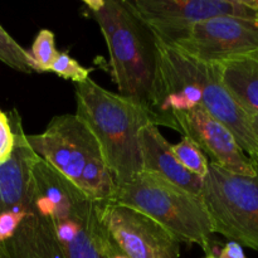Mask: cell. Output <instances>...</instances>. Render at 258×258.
I'll list each match as a JSON object with an SVG mask.
<instances>
[{"mask_svg":"<svg viewBox=\"0 0 258 258\" xmlns=\"http://www.w3.org/2000/svg\"><path fill=\"white\" fill-rule=\"evenodd\" d=\"M33 207L45 234L63 258H103L113 244L92 201L37 155L30 173Z\"/></svg>","mask_w":258,"mask_h":258,"instance_id":"cell-1","label":"cell"},{"mask_svg":"<svg viewBox=\"0 0 258 258\" xmlns=\"http://www.w3.org/2000/svg\"><path fill=\"white\" fill-rule=\"evenodd\" d=\"M86 14L100 27L117 93L143 106L155 125L159 44L128 0H85Z\"/></svg>","mask_w":258,"mask_h":258,"instance_id":"cell-2","label":"cell"},{"mask_svg":"<svg viewBox=\"0 0 258 258\" xmlns=\"http://www.w3.org/2000/svg\"><path fill=\"white\" fill-rule=\"evenodd\" d=\"M76 115L98 141L106 165L122 186L143 171L139 133L151 123L141 105L120 93L111 92L92 78L75 85Z\"/></svg>","mask_w":258,"mask_h":258,"instance_id":"cell-3","label":"cell"},{"mask_svg":"<svg viewBox=\"0 0 258 258\" xmlns=\"http://www.w3.org/2000/svg\"><path fill=\"white\" fill-rule=\"evenodd\" d=\"M27 141L40 159L88 198L101 203L115 199L117 184L100 144L76 113L55 116L43 133L27 135Z\"/></svg>","mask_w":258,"mask_h":258,"instance_id":"cell-4","label":"cell"},{"mask_svg":"<svg viewBox=\"0 0 258 258\" xmlns=\"http://www.w3.org/2000/svg\"><path fill=\"white\" fill-rule=\"evenodd\" d=\"M112 202L135 208L168 229L180 243L197 244L214 253L212 228L202 198L156 174L141 171L130 183L118 186Z\"/></svg>","mask_w":258,"mask_h":258,"instance_id":"cell-5","label":"cell"},{"mask_svg":"<svg viewBox=\"0 0 258 258\" xmlns=\"http://www.w3.org/2000/svg\"><path fill=\"white\" fill-rule=\"evenodd\" d=\"M201 198L213 233L258 251V174L238 175L209 163Z\"/></svg>","mask_w":258,"mask_h":258,"instance_id":"cell-6","label":"cell"},{"mask_svg":"<svg viewBox=\"0 0 258 258\" xmlns=\"http://www.w3.org/2000/svg\"><path fill=\"white\" fill-rule=\"evenodd\" d=\"M131 4L156 39L165 45L193 24L204 20L258 18V0H135Z\"/></svg>","mask_w":258,"mask_h":258,"instance_id":"cell-7","label":"cell"},{"mask_svg":"<svg viewBox=\"0 0 258 258\" xmlns=\"http://www.w3.org/2000/svg\"><path fill=\"white\" fill-rule=\"evenodd\" d=\"M168 47L199 62L222 63L258 49V20L231 17L204 20L188 28Z\"/></svg>","mask_w":258,"mask_h":258,"instance_id":"cell-8","label":"cell"},{"mask_svg":"<svg viewBox=\"0 0 258 258\" xmlns=\"http://www.w3.org/2000/svg\"><path fill=\"white\" fill-rule=\"evenodd\" d=\"M102 219L112 244L127 258H180V242L138 209L107 202Z\"/></svg>","mask_w":258,"mask_h":258,"instance_id":"cell-9","label":"cell"},{"mask_svg":"<svg viewBox=\"0 0 258 258\" xmlns=\"http://www.w3.org/2000/svg\"><path fill=\"white\" fill-rule=\"evenodd\" d=\"M174 118L178 133L209 155V163L238 175H257L253 161L242 150L233 134L202 106L175 113Z\"/></svg>","mask_w":258,"mask_h":258,"instance_id":"cell-10","label":"cell"},{"mask_svg":"<svg viewBox=\"0 0 258 258\" xmlns=\"http://www.w3.org/2000/svg\"><path fill=\"white\" fill-rule=\"evenodd\" d=\"M194 70L202 88L201 105L217 121L223 123L236 138L246 155L258 161V138L251 125L249 115L238 105L221 82L217 63H203L194 59Z\"/></svg>","mask_w":258,"mask_h":258,"instance_id":"cell-11","label":"cell"},{"mask_svg":"<svg viewBox=\"0 0 258 258\" xmlns=\"http://www.w3.org/2000/svg\"><path fill=\"white\" fill-rule=\"evenodd\" d=\"M8 117L14 131V148L9 159L0 164V213L29 202L30 173L37 158L27 141L19 112L9 111Z\"/></svg>","mask_w":258,"mask_h":258,"instance_id":"cell-12","label":"cell"},{"mask_svg":"<svg viewBox=\"0 0 258 258\" xmlns=\"http://www.w3.org/2000/svg\"><path fill=\"white\" fill-rule=\"evenodd\" d=\"M143 171L156 174L179 188L201 197L203 179L186 170L171 151L169 141L158 126L145 125L139 133Z\"/></svg>","mask_w":258,"mask_h":258,"instance_id":"cell-13","label":"cell"},{"mask_svg":"<svg viewBox=\"0 0 258 258\" xmlns=\"http://www.w3.org/2000/svg\"><path fill=\"white\" fill-rule=\"evenodd\" d=\"M218 64L221 82L249 116L258 115V49Z\"/></svg>","mask_w":258,"mask_h":258,"instance_id":"cell-14","label":"cell"},{"mask_svg":"<svg viewBox=\"0 0 258 258\" xmlns=\"http://www.w3.org/2000/svg\"><path fill=\"white\" fill-rule=\"evenodd\" d=\"M0 62L23 73L37 72L29 50L23 48L0 24Z\"/></svg>","mask_w":258,"mask_h":258,"instance_id":"cell-15","label":"cell"},{"mask_svg":"<svg viewBox=\"0 0 258 258\" xmlns=\"http://www.w3.org/2000/svg\"><path fill=\"white\" fill-rule=\"evenodd\" d=\"M171 151L179 163L194 175L204 179L208 174L209 161L206 154L189 139L181 138L175 145H171Z\"/></svg>","mask_w":258,"mask_h":258,"instance_id":"cell-16","label":"cell"},{"mask_svg":"<svg viewBox=\"0 0 258 258\" xmlns=\"http://www.w3.org/2000/svg\"><path fill=\"white\" fill-rule=\"evenodd\" d=\"M58 53L59 52L55 48L54 33L50 32L49 29H40L35 35L34 42L29 50L37 72H49Z\"/></svg>","mask_w":258,"mask_h":258,"instance_id":"cell-17","label":"cell"},{"mask_svg":"<svg viewBox=\"0 0 258 258\" xmlns=\"http://www.w3.org/2000/svg\"><path fill=\"white\" fill-rule=\"evenodd\" d=\"M49 72L54 73L58 77L63 78V80L71 81L75 85H77V83H82L87 81L90 78L92 70L83 67L81 63H78V60L71 57L70 53L59 52L55 60L53 62Z\"/></svg>","mask_w":258,"mask_h":258,"instance_id":"cell-18","label":"cell"},{"mask_svg":"<svg viewBox=\"0 0 258 258\" xmlns=\"http://www.w3.org/2000/svg\"><path fill=\"white\" fill-rule=\"evenodd\" d=\"M14 148V131L8 113L0 110V164L7 161Z\"/></svg>","mask_w":258,"mask_h":258,"instance_id":"cell-19","label":"cell"},{"mask_svg":"<svg viewBox=\"0 0 258 258\" xmlns=\"http://www.w3.org/2000/svg\"><path fill=\"white\" fill-rule=\"evenodd\" d=\"M218 258H247L243 251V247L237 242H227L223 248L217 253Z\"/></svg>","mask_w":258,"mask_h":258,"instance_id":"cell-20","label":"cell"},{"mask_svg":"<svg viewBox=\"0 0 258 258\" xmlns=\"http://www.w3.org/2000/svg\"><path fill=\"white\" fill-rule=\"evenodd\" d=\"M103 258H127V257H126L125 254L121 253V252L118 251V249L116 248L115 246H113V248L111 249V251L108 252V253L106 254V256L103 257Z\"/></svg>","mask_w":258,"mask_h":258,"instance_id":"cell-21","label":"cell"},{"mask_svg":"<svg viewBox=\"0 0 258 258\" xmlns=\"http://www.w3.org/2000/svg\"><path fill=\"white\" fill-rule=\"evenodd\" d=\"M249 118H251V125H252V127H253L254 134H256L257 138H258V115L249 116Z\"/></svg>","mask_w":258,"mask_h":258,"instance_id":"cell-22","label":"cell"},{"mask_svg":"<svg viewBox=\"0 0 258 258\" xmlns=\"http://www.w3.org/2000/svg\"><path fill=\"white\" fill-rule=\"evenodd\" d=\"M204 258H218V256H217V254H214V253H209V254H207V256Z\"/></svg>","mask_w":258,"mask_h":258,"instance_id":"cell-23","label":"cell"},{"mask_svg":"<svg viewBox=\"0 0 258 258\" xmlns=\"http://www.w3.org/2000/svg\"><path fill=\"white\" fill-rule=\"evenodd\" d=\"M254 164V166H256V170H257V174H258V161L257 163H253Z\"/></svg>","mask_w":258,"mask_h":258,"instance_id":"cell-24","label":"cell"},{"mask_svg":"<svg viewBox=\"0 0 258 258\" xmlns=\"http://www.w3.org/2000/svg\"><path fill=\"white\" fill-rule=\"evenodd\" d=\"M257 20H258V18H257Z\"/></svg>","mask_w":258,"mask_h":258,"instance_id":"cell-25","label":"cell"}]
</instances>
